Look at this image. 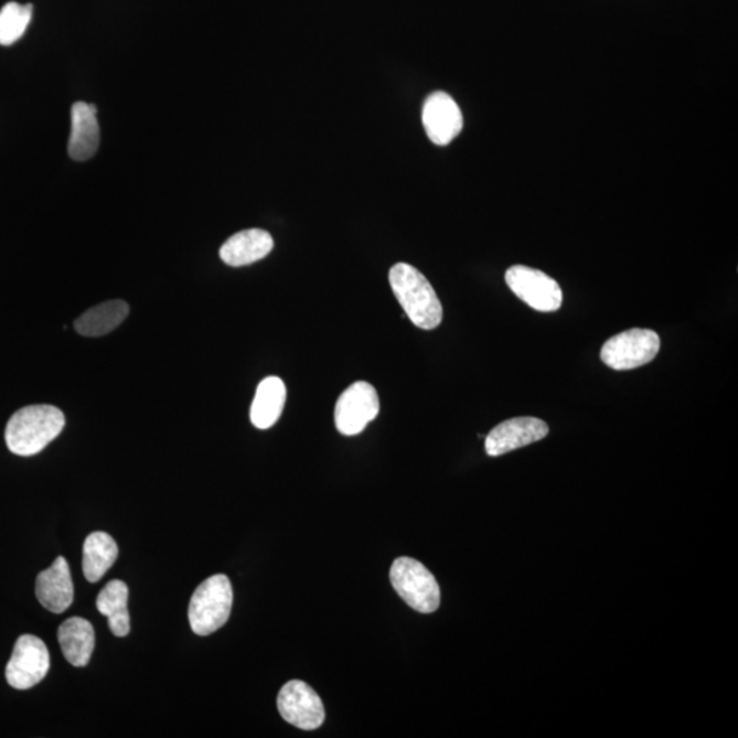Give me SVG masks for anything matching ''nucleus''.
<instances>
[{
	"instance_id": "nucleus-12",
	"label": "nucleus",
	"mask_w": 738,
	"mask_h": 738,
	"mask_svg": "<svg viewBox=\"0 0 738 738\" xmlns=\"http://www.w3.org/2000/svg\"><path fill=\"white\" fill-rule=\"evenodd\" d=\"M36 598L44 609L61 614L71 608L74 599V586L67 560L58 557L54 564L38 576Z\"/></svg>"
},
{
	"instance_id": "nucleus-7",
	"label": "nucleus",
	"mask_w": 738,
	"mask_h": 738,
	"mask_svg": "<svg viewBox=\"0 0 738 738\" xmlns=\"http://www.w3.org/2000/svg\"><path fill=\"white\" fill-rule=\"evenodd\" d=\"M506 284L525 304L539 312H555L563 306V290L547 274L525 266H513L506 271Z\"/></svg>"
},
{
	"instance_id": "nucleus-8",
	"label": "nucleus",
	"mask_w": 738,
	"mask_h": 738,
	"mask_svg": "<svg viewBox=\"0 0 738 738\" xmlns=\"http://www.w3.org/2000/svg\"><path fill=\"white\" fill-rule=\"evenodd\" d=\"M381 403L375 387L367 382L353 383L335 405V426L342 435L353 437L365 430L379 415Z\"/></svg>"
},
{
	"instance_id": "nucleus-2",
	"label": "nucleus",
	"mask_w": 738,
	"mask_h": 738,
	"mask_svg": "<svg viewBox=\"0 0 738 738\" xmlns=\"http://www.w3.org/2000/svg\"><path fill=\"white\" fill-rule=\"evenodd\" d=\"M391 286L410 322L423 330L437 329L443 308L428 279L414 266L398 263L388 274Z\"/></svg>"
},
{
	"instance_id": "nucleus-9",
	"label": "nucleus",
	"mask_w": 738,
	"mask_h": 738,
	"mask_svg": "<svg viewBox=\"0 0 738 738\" xmlns=\"http://www.w3.org/2000/svg\"><path fill=\"white\" fill-rule=\"evenodd\" d=\"M278 709L286 723L302 730L320 728L325 718L322 699L311 686L299 680L289 681L280 689Z\"/></svg>"
},
{
	"instance_id": "nucleus-14",
	"label": "nucleus",
	"mask_w": 738,
	"mask_h": 738,
	"mask_svg": "<svg viewBox=\"0 0 738 738\" xmlns=\"http://www.w3.org/2000/svg\"><path fill=\"white\" fill-rule=\"evenodd\" d=\"M274 248L271 234L261 228L234 234L222 245L221 259L232 267H244L265 259Z\"/></svg>"
},
{
	"instance_id": "nucleus-18",
	"label": "nucleus",
	"mask_w": 738,
	"mask_h": 738,
	"mask_svg": "<svg viewBox=\"0 0 738 738\" xmlns=\"http://www.w3.org/2000/svg\"><path fill=\"white\" fill-rule=\"evenodd\" d=\"M129 314V306L122 300L103 302L84 312L74 329L84 336H101L111 333Z\"/></svg>"
},
{
	"instance_id": "nucleus-15",
	"label": "nucleus",
	"mask_w": 738,
	"mask_h": 738,
	"mask_svg": "<svg viewBox=\"0 0 738 738\" xmlns=\"http://www.w3.org/2000/svg\"><path fill=\"white\" fill-rule=\"evenodd\" d=\"M58 642L71 665L87 666L95 650L93 623L82 617L68 618L58 629Z\"/></svg>"
},
{
	"instance_id": "nucleus-6",
	"label": "nucleus",
	"mask_w": 738,
	"mask_h": 738,
	"mask_svg": "<svg viewBox=\"0 0 738 738\" xmlns=\"http://www.w3.org/2000/svg\"><path fill=\"white\" fill-rule=\"evenodd\" d=\"M50 671V652L42 639L22 634L6 666V680L15 689H31L42 683Z\"/></svg>"
},
{
	"instance_id": "nucleus-19",
	"label": "nucleus",
	"mask_w": 738,
	"mask_h": 738,
	"mask_svg": "<svg viewBox=\"0 0 738 738\" xmlns=\"http://www.w3.org/2000/svg\"><path fill=\"white\" fill-rule=\"evenodd\" d=\"M33 15L32 4L10 2L0 10V45H11L24 36Z\"/></svg>"
},
{
	"instance_id": "nucleus-10",
	"label": "nucleus",
	"mask_w": 738,
	"mask_h": 738,
	"mask_svg": "<svg viewBox=\"0 0 738 738\" xmlns=\"http://www.w3.org/2000/svg\"><path fill=\"white\" fill-rule=\"evenodd\" d=\"M550 428L536 417H516L498 425L485 437V453L498 457L545 439Z\"/></svg>"
},
{
	"instance_id": "nucleus-16",
	"label": "nucleus",
	"mask_w": 738,
	"mask_h": 738,
	"mask_svg": "<svg viewBox=\"0 0 738 738\" xmlns=\"http://www.w3.org/2000/svg\"><path fill=\"white\" fill-rule=\"evenodd\" d=\"M286 403V386L277 376H268L257 386L250 408L252 425L268 430L279 420Z\"/></svg>"
},
{
	"instance_id": "nucleus-20",
	"label": "nucleus",
	"mask_w": 738,
	"mask_h": 738,
	"mask_svg": "<svg viewBox=\"0 0 738 738\" xmlns=\"http://www.w3.org/2000/svg\"><path fill=\"white\" fill-rule=\"evenodd\" d=\"M129 588L122 580L107 582L96 599V608L101 616H113L128 611Z\"/></svg>"
},
{
	"instance_id": "nucleus-21",
	"label": "nucleus",
	"mask_w": 738,
	"mask_h": 738,
	"mask_svg": "<svg viewBox=\"0 0 738 738\" xmlns=\"http://www.w3.org/2000/svg\"><path fill=\"white\" fill-rule=\"evenodd\" d=\"M108 627H110V631L113 634H116L117 638L128 637L130 632L129 611H124V613L108 618Z\"/></svg>"
},
{
	"instance_id": "nucleus-1",
	"label": "nucleus",
	"mask_w": 738,
	"mask_h": 738,
	"mask_svg": "<svg viewBox=\"0 0 738 738\" xmlns=\"http://www.w3.org/2000/svg\"><path fill=\"white\" fill-rule=\"evenodd\" d=\"M62 410L51 405H31L17 410L6 427V443L11 453L31 457L47 448L65 428Z\"/></svg>"
},
{
	"instance_id": "nucleus-11",
	"label": "nucleus",
	"mask_w": 738,
	"mask_h": 738,
	"mask_svg": "<svg viewBox=\"0 0 738 738\" xmlns=\"http://www.w3.org/2000/svg\"><path fill=\"white\" fill-rule=\"evenodd\" d=\"M423 125L434 145H450L462 130V113L453 97L445 93H434L423 106Z\"/></svg>"
},
{
	"instance_id": "nucleus-13",
	"label": "nucleus",
	"mask_w": 738,
	"mask_h": 738,
	"mask_svg": "<svg viewBox=\"0 0 738 738\" xmlns=\"http://www.w3.org/2000/svg\"><path fill=\"white\" fill-rule=\"evenodd\" d=\"M97 108L88 103L77 101L72 107V133L68 139V154L77 162L94 157L99 148L100 128Z\"/></svg>"
},
{
	"instance_id": "nucleus-5",
	"label": "nucleus",
	"mask_w": 738,
	"mask_h": 738,
	"mask_svg": "<svg viewBox=\"0 0 738 738\" xmlns=\"http://www.w3.org/2000/svg\"><path fill=\"white\" fill-rule=\"evenodd\" d=\"M660 349L661 340L655 331L632 329L606 341L600 359L611 370L628 371L651 363Z\"/></svg>"
},
{
	"instance_id": "nucleus-17",
	"label": "nucleus",
	"mask_w": 738,
	"mask_h": 738,
	"mask_svg": "<svg viewBox=\"0 0 738 738\" xmlns=\"http://www.w3.org/2000/svg\"><path fill=\"white\" fill-rule=\"evenodd\" d=\"M118 558V545L106 532H94L85 539L83 570L85 579L97 582L105 577Z\"/></svg>"
},
{
	"instance_id": "nucleus-3",
	"label": "nucleus",
	"mask_w": 738,
	"mask_h": 738,
	"mask_svg": "<svg viewBox=\"0 0 738 738\" xmlns=\"http://www.w3.org/2000/svg\"><path fill=\"white\" fill-rule=\"evenodd\" d=\"M233 587L225 575H215L204 580L192 595L188 617L192 631L199 637H208L221 629L231 618Z\"/></svg>"
},
{
	"instance_id": "nucleus-4",
	"label": "nucleus",
	"mask_w": 738,
	"mask_h": 738,
	"mask_svg": "<svg viewBox=\"0 0 738 738\" xmlns=\"http://www.w3.org/2000/svg\"><path fill=\"white\" fill-rule=\"evenodd\" d=\"M391 581L400 598L411 609L423 614H431L439 609L440 588L437 579L425 565L414 558L400 557L394 560Z\"/></svg>"
}]
</instances>
